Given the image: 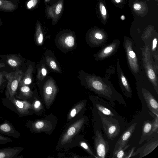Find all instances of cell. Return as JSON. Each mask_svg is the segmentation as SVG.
I'll return each mask as SVG.
<instances>
[{
  "label": "cell",
  "mask_w": 158,
  "mask_h": 158,
  "mask_svg": "<svg viewBox=\"0 0 158 158\" xmlns=\"http://www.w3.org/2000/svg\"><path fill=\"white\" fill-rule=\"evenodd\" d=\"M41 107V103L40 101L36 100L32 105V107L36 111H38Z\"/></svg>",
  "instance_id": "obj_29"
},
{
  "label": "cell",
  "mask_w": 158,
  "mask_h": 158,
  "mask_svg": "<svg viewBox=\"0 0 158 158\" xmlns=\"http://www.w3.org/2000/svg\"><path fill=\"white\" fill-rule=\"evenodd\" d=\"M5 72H0V86L2 84V81L3 80V77L5 75V73H6Z\"/></svg>",
  "instance_id": "obj_35"
},
{
  "label": "cell",
  "mask_w": 158,
  "mask_h": 158,
  "mask_svg": "<svg viewBox=\"0 0 158 158\" xmlns=\"http://www.w3.org/2000/svg\"><path fill=\"white\" fill-rule=\"evenodd\" d=\"M64 10V0H59L52 5H46L45 15L46 19H51L52 24H56L60 19Z\"/></svg>",
  "instance_id": "obj_4"
},
{
  "label": "cell",
  "mask_w": 158,
  "mask_h": 158,
  "mask_svg": "<svg viewBox=\"0 0 158 158\" xmlns=\"http://www.w3.org/2000/svg\"><path fill=\"white\" fill-rule=\"evenodd\" d=\"M150 114L153 117L152 128L150 133V136H151L153 133L156 132L158 133V115L149 112Z\"/></svg>",
  "instance_id": "obj_22"
},
{
  "label": "cell",
  "mask_w": 158,
  "mask_h": 158,
  "mask_svg": "<svg viewBox=\"0 0 158 158\" xmlns=\"http://www.w3.org/2000/svg\"><path fill=\"white\" fill-rule=\"evenodd\" d=\"M46 5H52L56 3L59 0H44Z\"/></svg>",
  "instance_id": "obj_32"
},
{
  "label": "cell",
  "mask_w": 158,
  "mask_h": 158,
  "mask_svg": "<svg viewBox=\"0 0 158 158\" xmlns=\"http://www.w3.org/2000/svg\"><path fill=\"white\" fill-rule=\"evenodd\" d=\"M100 116L104 131L108 138L113 141L119 135L120 127L118 121L111 117L106 115L100 112Z\"/></svg>",
  "instance_id": "obj_2"
},
{
  "label": "cell",
  "mask_w": 158,
  "mask_h": 158,
  "mask_svg": "<svg viewBox=\"0 0 158 158\" xmlns=\"http://www.w3.org/2000/svg\"><path fill=\"white\" fill-rule=\"evenodd\" d=\"M153 121L147 120L143 122L142 127L141 139L139 144L142 143L144 141L150 136V133L152 128Z\"/></svg>",
  "instance_id": "obj_14"
},
{
  "label": "cell",
  "mask_w": 158,
  "mask_h": 158,
  "mask_svg": "<svg viewBox=\"0 0 158 158\" xmlns=\"http://www.w3.org/2000/svg\"><path fill=\"white\" fill-rule=\"evenodd\" d=\"M6 61L9 65L13 68H18L21 63L20 58L15 55H9L7 56Z\"/></svg>",
  "instance_id": "obj_19"
},
{
  "label": "cell",
  "mask_w": 158,
  "mask_h": 158,
  "mask_svg": "<svg viewBox=\"0 0 158 158\" xmlns=\"http://www.w3.org/2000/svg\"><path fill=\"white\" fill-rule=\"evenodd\" d=\"M130 145L127 144L123 148L119 149L113 152L112 158H126L127 151L126 150L130 146Z\"/></svg>",
  "instance_id": "obj_21"
},
{
  "label": "cell",
  "mask_w": 158,
  "mask_h": 158,
  "mask_svg": "<svg viewBox=\"0 0 158 158\" xmlns=\"http://www.w3.org/2000/svg\"><path fill=\"white\" fill-rule=\"evenodd\" d=\"M10 0V1H12V2H18L19 1V0Z\"/></svg>",
  "instance_id": "obj_40"
},
{
  "label": "cell",
  "mask_w": 158,
  "mask_h": 158,
  "mask_svg": "<svg viewBox=\"0 0 158 158\" xmlns=\"http://www.w3.org/2000/svg\"><path fill=\"white\" fill-rule=\"evenodd\" d=\"M158 145V140L145 143L143 146V149L140 152V156L139 158L143 157L150 153Z\"/></svg>",
  "instance_id": "obj_16"
},
{
  "label": "cell",
  "mask_w": 158,
  "mask_h": 158,
  "mask_svg": "<svg viewBox=\"0 0 158 158\" xmlns=\"http://www.w3.org/2000/svg\"><path fill=\"white\" fill-rule=\"evenodd\" d=\"M126 49L128 63L131 69L134 72H137L139 69V66L136 55L130 45H126Z\"/></svg>",
  "instance_id": "obj_12"
},
{
  "label": "cell",
  "mask_w": 158,
  "mask_h": 158,
  "mask_svg": "<svg viewBox=\"0 0 158 158\" xmlns=\"http://www.w3.org/2000/svg\"><path fill=\"white\" fill-rule=\"evenodd\" d=\"M0 133L15 138H19L21 136L12 124L6 120L0 124Z\"/></svg>",
  "instance_id": "obj_10"
},
{
  "label": "cell",
  "mask_w": 158,
  "mask_h": 158,
  "mask_svg": "<svg viewBox=\"0 0 158 158\" xmlns=\"http://www.w3.org/2000/svg\"><path fill=\"white\" fill-rule=\"evenodd\" d=\"M135 148V147H133L130 150L127 151L126 158H129L135 156L134 152Z\"/></svg>",
  "instance_id": "obj_30"
},
{
  "label": "cell",
  "mask_w": 158,
  "mask_h": 158,
  "mask_svg": "<svg viewBox=\"0 0 158 158\" xmlns=\"http://www.w3.org/2000/svg\"><path fill=\"white\" fill-rule=\"evenodd\" d=\"M41 72L42 74L44 76H45L47 74V71L46 69L44 68H43L41 70Z\"/></svg>",
  "instance_id": "obj_38"
},
{
  "label": "cell",
  "mask_w": 158,
  "mask_h": 158,
  "mask_svg": "<svg viewBox=\"0 0 158 158\" xmlns=\"http://www.w3.org/2000/svg\"><path fill=\"white\" fill-rule=\"evenodd\" d=\"M23 74L21 70L6 74L5 76L8 80L5 92L6 98L15 96L16 94Z\"/></svg>",
  "instance_id": "obj_3"
},
{
  "label": "cell",
  "mask_w": 158,
  "mask_h": 158,
  "mask_svg": "<svg viewBox=\"0 0 158 158\" xmlns=\"http://www.w3.org/2000/svg\"><path fill=\"white\" fill-rule=\"evenodd\" d=\"M94 141L97 158H106L109 150V145L108 142L104 139L102 133L98 130L96 131Z\"/></svg>",
  "instance_id": "obj_5"
},
{
  "label": "cell",
  "mask_w": 158,
  "mask_h": 158,
  "mask_svg": "<svg viewBox=\"0 0 158 158\" xmlns=\"http://www.w3.org/2000/svg\"><path fill=\"white\" fill-rule=\"evenodd\" d=\"M2 20L0 18V27L2 26Z\"/></svg>",
  "instance_id": "obj_41"
},
{
  "label": "cell",
  "mask_w": 158,
  "mask_h": 158,
  "mask_svg": "<svg viewBox=\"0 0 158 158\" xmlns=\"http://www.w3.org/2000/svg\"><path fill=\"white\" fill-rule=\"evenodd\" d=\"M84 103L82 102L76 105L70 111L68 116V119L74 118L84 107Z\"/></svg>",
  "instance_id": "obj_20"
},
{
  "label": "cell",
  "mask_w": 158,
  "mask_h": 158,
  "mask_svg": "<svg viewBox=\"0 0 158 158\" xmlns=\"http://www.w3.org/2000/svg\"><path fill=\"white\" fill-rule=\"evenodd\" d=\"M3 105L17 114L19 117H23L30 114L32 109V105L26 100H21L15 96L2 99Z\"/></svg>",
  "instance_id": "obj_1"
},
{
  "label": "cell",
  "mask_w": 158,
  "mask_h": 158,
  "mask_svg": "<svg viewBox=\"0 0 158 158\" xmlns=\"http://www.w3.org/2000/svg\"><path fill=\"white\" fill-rule=\"evenodd\" d=\"M18 2L9 0H0V11L6 12H13L18 8Z\"/></svg>",
  "instance_id": "obj_13"
},
{
  "label": "cell",
  "mask_w": 158,
  "mask_h": 158,
  "mask_svg": "<svg viewBox=\"0 0 158 158\" xmlns=\"http://www.w3.org/2000/svg\"><path fill=\"white\" fill-rule=\"evenodd\" d=\"M94 106L98 111L108 116L114 117L118 115L117 112L112 105L105 100L98 97H95L93 100Z\"/></svg>",
  "instance_id": "obj_6"
},
{
  "label": "cell",
  "mask_w": 158,
  "mask_h": 158,
  "mask_svg": "<svg viewBox=\"0 0 158 158\" xmlns=\"http://www.w3.org/2000/svg\"><path fill=\"white\" fill-rule=\"evenodd\" d=\"M133 8L135 10H139L141 9V6L139 3H135L133 5Z\"/></svg>",
  "instance_id": "obj_36"
},
{
  "label": "cell",
  "mask_w": 158,
  "mask_h": 158,
  "mask_svg": "<svg viewBox=\"0 0 158 158\" xmlns=\"http://www.w3.org/2000/svg\"><path fill=\"white\" fill-rule=\"evenodd\" d=\"M40 0H28L26 2L27 8L29 10L34 9L38 5Z\"/></svg>",
  "instance_id": "obj_26"
},
{
  "label": "cell",
  "mask_w": 158,
  "mask_h": 158,
  "mask_svg": "<svg viewBox=\"0 0 158 158\" xmlns=\"http://www.w3.org/2000/svg\"><path fill=\"white\" fill-rule=\"evenodd\" d=\"M30 70L28 69L24 77L21 79L19 82V87L30 84L31 82V79L29 76Z\"/></svg>",
  "instance_id": "obj_23"
},
{
  "label": "cell",
  "mask_w": 158,
  "mask_h": 158,
  "mask_svg": "<svg viewBox=\"0 0 158 158\" xmlns=\"http://www.w3.org/2000/svg\"><path fill=\"white\" fill-rule=\"evenodd\" d=\"M23 148L20 147H7L0 149V158H21L19 155Z\"/></svg>",
  "instance_id": "obj_11"
},
{
  "label": "cell",
  "mask_w": 158,
  "mask_h": 158,
  "mask_svg": "<svg viewBox=\"0 0 158 158\" xmlns=\"http://www.w3.org/2000/svg\"><path fill=\"white\" fill-rule=\"evenodd\" d=\"M142 93L149 110L153 114L158 115V103L156 99L149 91L143 88Z\"/></svg>",
  "instance_id": "obj_9"
},
{
  "label": "cell",
  "mask_w": 158,
  "mask_h": 158,
  "mask_svg": "<svg viewBox=\"0 0 158 158\" xmlns=\"http://www.w3.org/2000/svg\"><path fill=\"white\" fill-rule=\"evenodd\" d=\"M66 36L64 39L65 44L69 47H73L74 44V39L73 36L70 34H67Z\"/></svg>",
  "instance_id": "obj_25"
},
{
  "label": "cell",
  "mask_w": 158,
  "mask_h": 158,
  "mask_svg": "<svg viewBox=\"0 0 158 158\" xmlns=\"http://www.w3.org/2000/svg\"><path fill=\"white\" fill-rule=\"evenodd\" d=\"M80 145L90 155L94 157L98 158L94 154L89 145L86 142H82L81 143Z\"/></svg>",
  "instance_id": "obj_27"
},
{
  "label": "cell",
  "mask_w": 158,
  "mask_h": 158,
  "mask_svg": "<svg viewBox=\"0 0 158 158\" xmlns=\"http://www.w3.org/2000/svg\"><path fill=\"white\" fill-rule=\"evenodd\" d=\"M85 122V119L82 118L70 126L63 135L61 140V143L64 144L69 142L80 131Z\"/></svg>",
  "instance_id": "obj_7"
},
{
  "label": "cell",
  "mask_w": 158,
  "mask_h": 158,
  "mask_svg": "<svg viewBox=\"0 0 158 158\" xmlns=\"http://www.w3.org/2000/svg\"><path fill=\"white\" fill-rule=\"evenodd\" d=\"M137 125L136 123L132 124L123 133L116 143L113 152L123 148L127 145L131 138Z\"/></svg>",
  "instance_id": "obj_8"
},
{
  "label": "cell",
  "mask_w": 158,
  "mask_h": 158,
  "mask_svg": "<svg viewBox=\"0 0 158 158\" xmlns=\"http://www.w3.org/2000/svg\"><path fill=\"white\" fill-rule=\"evenodd\" d=\"M115 0L117 3H119L120 1V0Z\"/></svg>",
  "instance_id": "obj_42"
},
{
  "label": "cell",
  "mask_w": 158,
  "mask_h": 158,
  "mask_svg": "<svg viewBox=\"0 0 158 158\" xmlns=\"http://www.w3.org/2000/svg\"><path fill=\"white\" fill-rule=\"evenodd\" d=\"M14 140L8 137L0 134V144H5L10 142H12Z\"/></svg>",
  "instance_id": "obj_28"
},
{
  "label": "cell",
  "mask_w": 158,
  "mask_h": 158,
  "mask_svg": "<svg viewBox=\"0 0 158 158\" xmlns=\"http://www.w3.org/2000/svg\"><path fill=\"white\" fill-rule=\"evenodd\" d=\"M19 93L16 94L15 96L16 98L22 100H26L30 98L31 96V92L30 88L26 85L19 87Z\"/></svg>",
  "instance_id": "obj_17"
},
{
  "label": "cell",
  "mask_w": 158,
  "mask_h": 158,
  "mask_svg": "<svg viewBox=\"0 0 158 158\" xmlns=\"http://www.w3.org/2000/svg\"><path fill=\"white\" fill-rule=\"evenodd\" d=\"M5 66V65L4 64L0 62V68H3Z\"/></svg>",
  "instance_id": "obj_39"
},
{
  "label": "cell",
  "mask_w": 158,
  "mask_h": 158,
  "mask_svg": "<svg viewBox=\"0 0 158 158\" xmlns=\"http://www.w3.org/2000/svg\"><path fill=\"white\" fill-rule=\"evenodd\" d=\"M116 46V44H112L105 47L99 53V58L103 59L111 55L115 50Z\"/></svg>",
  "instance_id": "obj_18"
},
{
  "label": "cell",
  "mask_w": 158,
  "mask_h": 158,
  "mask_svg": "<svg viewBox=\"0 0 158 158\" xmlns=\"http://www.w3.org/2000/svg\"><path fill=\"white\" fill-rule=\"evenodd\" d=\"M94 38L97 40L100 41H102L103 39V35L100 32H96L95 33L94 35Z\"/></svg>",
  "instance_id": "obj_31"
},
{
  "label": "cell",
  "mask_w": 158,
  "mask_h": 158,
  "mask_svg": "<svg viewBox=\"0 0 158 158\" xmlns=\"http://www.w3.org/2000/svg\"><path fill=\"white\" fill-rule=\"evenodd\" d=\"M100 7L102 14L103 16L106 15V11L105 6L102 4L101 5V4Z\"/></svg>",
  "instance_id": "obj_33"
},
{
  "label": "cell",
  "mask_w": 158,
  "mask_h": 158,
  "mask_svg": "<svg viewBox=\"0 0 158 158\" xmlns=\"http://www.w3.org/2000/svg\"><path fill=\"white\" fill-rule=\"evenodd\" d=\"M51 67L53 69H56V64L55 62L53 60H52L50 63Z\"/></svg>",
  "instance_id": "obj_37"
},
{
  "label": "cell",
  "mask_w": 158,
  "mask_h": 158,
  "mask_svg": "<svg viewBox=\"0 0 158 158\" xmlns=\"http://www.w3.org/2000/svg\"><path fill=\"white\" fill-rule=\"evenodd\" d=\"M157 40L156 38H155L152 41V50L154 51L156 48L157 46Z\"/></svg>",
  "instance_id": "obj_34"
},
{
  "label": "cell",
  "mask_w": 158,
  "mask_h": 158,
  "mask_svg": "<svg viewBox=\"0 0 158 158\" xmlns=\"http://www.w3.org/2000/svg\"><path fill=\"white\" fill-rule=\"evenodd\" d=\"M46 123L42 121H38L33 123L31 127L35 131H40L43 129L46 126Z\"/></svg>",
  "instance_id": "obj_24"
},
{
  "label": "cell",
  "mask_w": 158,
  "mask_h": 158,
  "mask_svg": "<svg viewBox=\"0 0 158 158\" xmlns=\"http://www.w3.org/2000/svg\"><path fill=\"white\" fill-rule=\"evenodd\" d=\"M119 80L122 92L124 95L128 98L132 97V91L126 77L121 73L119 75Z\"/></svg>",
  "instance_id": "obj_15"
}]
</instances>
